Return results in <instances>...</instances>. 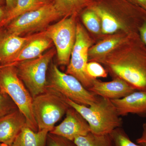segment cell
Masks as SVG:
<instances>
[{
  "label": "cell",
  "instance_id": "obj_28",
  "mask_svg": "<svg viewBox=\"0 0 146 146\" xmlns=\"http://www.w3.org/2000/svg\"><path fill=\"white\" fill-rule=\"evenodd\" d=\"M128 1L146 11V0H128Z\"/></svg>",
  "mask_w": 146,
  "mask_h": 146
},
{
  "label": "cell",
  "instance_id": "obj_12",
  "mask_svg": "<svg viewBox=\"0 0 146 146\" xmlns=\"http://www.w3.org/2000/svg\"><path fill=\"white\" fill-rule=\"evenodd\" d=\"M89 91L93 94L110 100L124 98L136 89L127 82L119 78H115L111 81L104 82L95 79Z\"/></svg>",
  "mask_w": 146,
  "mask_h": 146
},
{
  "label": "cell",
  "instance_id": "obj_7",
  "mask_svg": "<svg viewBox=\"0 0 146 146\" xmlns=\"http://www.w3.org/2000/svg\"><path fill=\"white\" fill-rule=\"evenodd\" d=\"M62 18L53 3L18 16L5 27L10 34L23 36L44 31L52 22Z\"/></svg>",
  "mask_w": 146,
  "mask_h": 146
},
{
  "label": "cell",
  "instance_id": "obj_2",
  "mask_svg": "<svg viewBox=\"0 0 146 146\" xmlns=\"http://www.w3.org/2000/svg\"><path fill=\"white\" fill-rule=\"evenodd\" d=\"M65 99L87 121L91 133L98 135H110L121 126L122 120L111 100L99 96L95 103L87 106L78 104L67 98Z\"/></svg>",
  "mask_w": 146,
  "mask_h": 146
},
{
  "label": "cell",
  "instance_id": "obj_21",
  "mask_svg": "<svg viewBox=\"0 0 146 146\" xmlns=\"http://www.w3.org/2000/svg\"><path fill=\"white\" fill-rule=\"evenodd\" d=\"M81 17L83 24L89 31L96 34L102 32L100 20L94 11L86 9L83 11Z\"/></svg>",
  "mask_w": 146,
  "mask_h": 146
},
{
  "label": "cell",
  "instance_id": "obj_27",
  "mask_svg": "<svg viewBox=\"0 0 146 146\" xmlns=\"http://www.w3.org/2000/svg\"><path fill=\"white\" fill-rule=\"evenodd\" d=\"M136 143L140 146H146V123L143 124L142 135L136 140Z\"/></svg>",
  "mask_w": 146,
  "mask_h": 146
},
{
  "label": "cell",
  "instance_id": "obj_25",
  "mask_svg": "<svg viewBox=\"0 0 146 146\" xmlns=\"http://www.w3.org/2000/svg\"><path fill=\"white\" fill-rule=\"evenodd\" d=\"M46 146H77L74 141L64 137L49 133L47 137Z\"/></svg>",
  "mask_w": 146,
  "mask_h": 146
},
{
  "label": "cell",
  "instance_id": "obj_8",
  "mask_svg": "<svg viewBox=\"0 0 146 146\" xmlns=\"http://www.w3.org/2000/svg\"><path fill=\"white\" fill-rule=\"evenodd\" d=\"M78 15L63 17L57 23L50 25L45 31L55 46L58 63L68 65L76 37Z\"/></svg>",
  "mask_w": 146,
  "mask_h": 146
},
{
  "label": "cell",
  "instance_id": "obj_11",
  "mask_svg": "<svg viewBox=\"0 0 146 146\" xmlns=\"http://www.w3.org/2000/svg\"><path fill=\"white\" fill-rule=\"evenodd\" d=\"M37 33L20 36L0 30V63L1 65L12 64L22 49Z\"/></svg>",
  "mask_w": 146,
  "mask_h": 146
},
{
  "label": "cell",
  "instance_id": "obj_6",
  "mask_svg": "<svg viewBox=\"0 0 146 146\" xmlns=\"http://www.w3.org/2000/svg\"><path fill=\"white\" fill-rule=\"evenodd\" d=\"M47 88L58 92L78 104L85 106L92 105L99 98V96L85 88L75 77L61 72L54 64L50 67Z\"/></svg>",
  "mask_w": 146,
  "mask_h": 146
},
{
  "label": "cell",
  "instance_id": "obj_32",
  "mask_svg": "<svg viewBox=\"0 0 146 146\" xmlns=\"http://www.w3.org/2000/svg\"><path fill=\"white\" fill-rule=\"evenodd\" d=\"M0 146H12L9 145H6V144H0Z\"/></svg>",
  "mask_w": 146,
  "mask_h": 146
},
{
  "label": "cell",
  "instance_id": "obj_9",
  "mask_svg": "<svg viewBox=\"0 0 146 146\" xmlns=\"http://www.w3.org/2000/svg\"><path fill=\"white\" fill-rule=\"evenodd\" d=\"M93 44V40L86 30L81 24L77 23L76 42L65 73L75 77L88 90L95 79L91 78L86 71L89 50Z\"/></svg>",
  "mask_w": 146,
  "mask_h": 146
},
{
  "label": "cell",
  "instance_id": "obj_33",
  "mask_svg": "<svg viewBox=\"0 0 146 146\" xmlns=\"http://www.w3.org/2000/svg\"><path fill=\"white\" fill-rule=\"evenodd\" d=\"M4 65H0V68H2Z\"/></svg>",
  "mask_w": 146,
  "mask_h": 146
},
{
  "label": "cell",
  "instance_id": "obj_22",
  "mask_svg": "<svg viewBox=\"0 0 146 146\" xmlns=\"http://www.w3.org/2000/svg\"><path fill=\"white\" fill-rule=\"evenodd\" d=\"M113 146H140L133 143L124 130L121 127H118L110 134Z\"/></svg>",
  "mask_w": 146,
  "mask_h": 146
},
{
  "label": "cell",
  "instance_id": "obj_1",
  "mask_svg": "<svg viewBox=\"0 0 146 146\" xmlns=\"http://www.w3.org/2000/svg\"><path fill=\"white\" fill-rule=\"evenodd\" d=\"M117 47L98 62L105 65L114 78L121 79L136 90L146 92V46L139 33L128 35L123 52Z\"/></svg>",
  "mask_w": 146,
  "mask_h": 146
},
{
  "label": "cell",
  "instance_id": "obj_4",
  "mask_svg": "<svg viewBox=\"0 0 146 146\" xmlns=\"http://www.w3.org/2000/svg\"><path fill=\"white\" fill-rule=\"evenodd\" d=\"M70 107L65 97L49 88L33 98V112L38 131L52 130L55 124L66 114Z\"/></svg>",
  "mask_w": 146,
  "mask_h": 146
},
{
  "label": "cell",
  "instance_id": "obj_30",
  "mask_svg": "<svg viewBox=\"0 0 146 146\" xmlns=\"http://www.w3.org/2000/svg\"><path fill=\"white\" fill-rule=\"evenodd\" d=\"M17 0H5L6 7L8 11L13 9L16 5Z\"/></svg>",
  "mask_w": 146,
  "mask_h": 146
},
{
  "label": "cell",
  "instance_id": "obj_35",
  "mask_svg": "<svg viewBox=\"0 0 146 146\" xmlns=\"http://www.w3.org/2000/svg\"></svg>",
  "mask_w": 146,
  "mask_h": 146
},
{
  "label": "cell",
  "instance_id": "obj_14",
  "mask_svg": "<svg viewBox=\"0 0 146 146\" xmlns=\"http://www.w3.org/2000/svg\"><path fill=\"white\" fill-rule=\"evenodd\" d=\"M120 116L131 114L146 116V92L136 91L122 98L111 100Z\"/></svg>",
  "mask_w": 146,
  "mask_h": 146
},
{
  "label": "cell",
  "instance_id": "obj_24",
  "mask_svg": "<svg viewBox=\"0 0 146 146\" xmlns=\"http://www.w3.org/2000/svg\"><path fill=\"white\" fill-rule=\"evenodd\" d=\"M17 109L18 108L8 95L0 93V117Z\"/></svg>",
  "mask_w": 146,
  "mask_h": 146
},
{
  "label": "cell",
  "instance_id": "obj_10",
  "mask_svg": "<svg viewBox=\"0 0 146 146\" xmlns=\"http://www.w3.org/2000/svg\"><path fill=\"white\" fill-rule=\"evenodd\" d=\"M65 115L63 121L50 133L74 141L77 137L85 136L91 132L89 124L75 109L70 106Z\"/></svg>",
  "mask_w": 146,
  "mask_h": 146
},
{
  "label": "cell",
  "instance_id": "obj_26",
  "mask_svg": "<svg viewBox=\"0 0 146 146\" xmlns=\"http://www.w3.org/2000/svg\"><path fill=\"white\" fill-rule=\"evenodd\" d=\"M140 38L146 46V18L138 29Z\"/></svg>",
  "mask_w": 146,
  "mask_h": 146
},
{
  "label": "cell",
  "instance_id": "obj_5",
  "mask_svg": "<svg viewBox=\"0 0 146 146\" xmlns=\"http://www.w3.org/2000/svg\"><path fill=\"white\" fill-rule=\"evenodd\" d=\"M56 53L52 48L39 57L16 64L19 78L23 82L33 98L47 90L46 73L49 65Z\"/></svg>",
  "mask_w": 146,
  "mask_h": 146
},
{
  "label": "cell",
  "instance_id": "obj_13",
  "mask_svg": "<svg viewBox=\"0 0 146 146\" xmlns=\"http://www.w3.org/2000/svg\"><path fill=\"white\" fill-rule=\"evenodd\" d=\"M26 125V118L18 108L0 117V144L12 145L18 134Z\"/></svg>",
  "mask_w": 146,
  "mask_h": 146
},
{
  "label": "cell",
  "instance_id": "obj_3",
  "mask_svg": "<svg viewBox=\"0 0 146 146\" xmlns=\"http://www.w3.org/2000/svg\"><path fill=\"white\" fill-rule=\"evenodd\" d=\"M0 93L7 94L26 118L27 126L35 131L38 127L32 110L33 98L19 78L16 66L4 65L0 68Z\"/></svg>",
  "mask_w": 146,
  "mask_h": 146
},
{
  "label": "cell",
  "instance_id": "obj_31",
  "mask_svg": "<svg viewBox=\"0 0 146 146\" xmlns=\"http://www.w3.org/2000/svg\"><path fill=\"white\" fill-rule=\"evenodd\" d=\"M5 3V0H0V6H3Z\"/></svg>",
  "mask_w": 146,
  "mask_h": 146
},
{
  "label": "cell",
  "instance_id": "obj_19",
  "mask_svg": "<svg viewBox=\"0 0 146 146\" xmlns=\"http://www.w3.org/2000/svg\"><path fill=\"white\" fill-rule=\"evenodd\" d=\"M95 0H53L54 5L62 18L78 15Z\"/></svg>",
  "mask_w": 146,
  "mask_h": 146
},
{
  "label": "cell",
  "instance_id": "obj_15",
  "mask_svg": "<svg viewBox=\"0 0 146 146\" xmlns=\"http://www.w3.org/2000/svg\"><path fill=\"white\" fill-rule=\"evenodd\" d=\"M53 44L52 40L47 35L45 31L37 33L35 37L22 49L12 64L15 65L19 62L39 57L44 52L52 46Z\"/></svg>",
  "mask_w": 146,
  "mask_h": 146
},
{
  "label": "cell",
  "instance_id": "obj_16",
  "mask_svg": "<svg viewBox=\"0 0 146 146\" xmlns=\"http://www.w3.org/2000/svg\"><path fill=\"white\" fill-rule=\"evenodd\" d=\"M48 129L35 131L26 125L18 134L12 146H46Z\"/></svg>",
  "mask_w": 146,
  "mask_h": 146
},
{
  "label": "cell",
  "instance_id": "obj_29",
  "mask_svg": "<svg viewBox=\"0 0 146 146\" xmlns=\"http://www.w3.org/2000/svg\"><path fill=\"white\" fill-rule=\"evenodd\" d=\"M8 12L5 6H0V24L5 19Z\"/></svg>",
  "mask_w": 146,
  "mask_h": 146
},
{
  "label": "cell",
  "instance_id": "obj_20",
  "mask_svg": "<svg viewBox=\"0 0 146 146\" xmlns=\"http://www.w3.org/2000/svg\"><path fill=\"white\" fill-rule=\"evenodd\" d=\"M74 142L77 146H113L110 135H98L91 132L77 137Z\"/></svg>",
  "mask_w": 146,
  "mask_h": 146
},
{
  "label": "cell",
  "instance_id": "obj_23",
  "mask_svg": "<svg viewBox=\"0 0 146 146\" xmlns=\"http://www.w3.org/2000/svg\"><path fill=\"white\" fill-rule=\"evenodd\" d=\"M86 71L88 75L92 79L97 78H106L108 72L97 61H89L86 66Z\"/></svg>",
  "mask_w": 146,
  "mask_h": 146
},
{
  "label": "cell",
  "instance_id": "obj_17",
  "mask_svg": "<svg viewBox=\"0 0 146 146\" xmlns=\"http://www.w3.org/2000/svg\"><path fill=\"white\" fill-rule=\"evenodd\" d=\"M127 36L124 37L122 35H115L109 36L92 46L89 50V60L99 62L124 42Z\"/></svg>",
  "mask_w": 146,
  "mask_h": 146
},
{
  "label": "cell",
  "instance_id": "obj_34",
  "mask_svg": "<svg viewBox=\"0 0 146 146\" xmlns=\"http://www.w3.org/2000/svg\"><path fill=\"white\" fill-rule=\"evenodd\" d=\"M0 30H1V29H0Z\"/></svg>",
  "mask_w": 146,
  "mask_h": 146
},
{
  "label": "cell",
  "instance_id": "obj_18",
  "mask_svg": "<svg viewBox=\"0 0 146 146\" xmlns=\"http://www.w3.org/2000/svg\"><path fill=\"white\" fill-rule=\"evenodd\" d=\"M53 0H17L15 7L8 11L0 29L5 27L14 19L24 13L36 10L52 2Z\"/></svg>",
  "mask_w": 146,
  "mask_h": 146
}]
</instances>
